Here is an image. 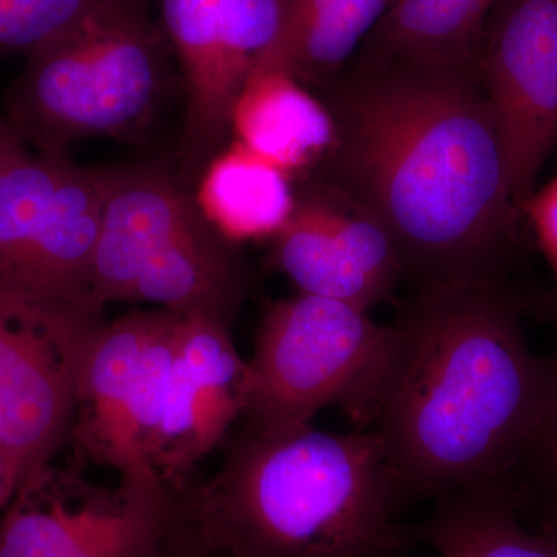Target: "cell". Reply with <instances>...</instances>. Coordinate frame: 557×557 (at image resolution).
Instances as JSON below:
<instances>
[{
    "label": "cell",
    "mask_w": 557,
    "mask_h": 557,
    "mask_svg": "<svg viewBox=\"0 0 557 557\" xmlns=\"http://www.w3.org/2000/svg\"><path fill=\"white\" fill-rule=\"evenodd\" d=\"M22 150H25V143L11 127L9 121L0 119V159L22 152Z\"/></svg>",
    "instance_id": "obj_26"
},
{
    "label": "cell",
    "mask_w": 557,
    "mask_h": 557,
    "mask_svg": "<svg viewBox=\"0 0 557 557\" xmlns=\"http://www.w3.org/2000/svg\"><path fill=\"white\" fill-rule=\"evenodd\" d=\"M100 0H0V58L32 57Z\"/></svg>",
    "instance_id": "obj_21"
},
{
    "label": "cell",
    "mask_w": 557,
    "mask_h": 557,
    "mask_svg": "<svg viewBox=\"0 0 557 557\" xmlns=\"http://www.w3.org/2000/svg\"><path fill=\"white\" fill-rule=\"evenodd\" d=\"M108 168L27 149L0 159V309L47 325L102 318L91 299Z\"/></svg>",
    "instance_id": "obj_6"
},
{
    "label": "cell",
    "mask_w": 557,
    "mask_h": 557,
    "mask_svg": "<svg viewBox=\"0 0 557 557\" xmlns=\"http://www.w3.org/2000/svg\"><path fill=\"white\" fill-rule=\"evenodd\" d=\"M497 0H395L359 47L358 61L478 64Z\"/></svg>",
    "instance_id": "obj_19"
},
{
    "label": "cell",
    "mask_w": 557,
    "mask_h": 557,
    "mask_svg": "<svg viewBox=\"0 0 557 557\" xmlns=\"http://www.w3.org/2000/svg\"><path fill=\"white\" fill-rule=\"evenodd\" d=\"M248 288L244 259L205 215H194L139 269L127 302L233 327Z\"/></svg>",
    "instance_id": "obj_15"
},
{
    "label": "cell",
    "mask_w": 557,
    "mask_h": 557,
    "mask_svg": "<svg viewBox=\"0 0 557 557\" xmlns=\"http://www.w3.org/2000/svg\"><path fill=\"white\" fill-rule=\"evenodd\" d=\"M148 557H208L199 547L185 533L182 525L175 528L174 533L171 534L163 544L160 545L156 552L150 553Z\"/></svg>",
    "instance_id": "obj_25"
},
{
    "label": "cell",
    "mask_w": 557,
    "mask_h": 557,
    "mask_svg": "<svg viewBox=\"0 0 557 557\" xmlns=\"http://www.w3.org/2000/svg\"><path fill=\"white\" fill-rule=\"evenodd\" d=\"M199 212L193 194L160 166L108 168L91 274L95 306L127 302L146 260Z\"/></svg>",
    "instance_id": "obj_14"
},
{
    "label": "cell",
    "mask_w": 557,
    "mask_h": 557,
    "mask_svg": "<svg viewBox=\"0 0 557 557\" xmlns=\"http://www.w3.org/2000/svg\"><path fill=\"white\" fill-rule=\"evenodd\" d=\"M319 89L335 139L313 177L380 219L418 288L497 281L520 214L479 62L351 60Z\"/></svg>",
    "instance_id": "obj_1"
},
{
    "label": "cell",
    "mask_w": 557,
    "mask_h": 557,
    "mask_svg": "<svg viewBox=\"0 0 557 557\" xmlns=\"http://www.w3.org/2000/svg\"><path fill=\"white\" fill-rule=\"evenodd\" d=\"M104 322L47 325L0 309V437L22 482L69 443L81 369Z\"/></svg>",
    "instance_id": "obj_13"
},
{
    "label": "cell",
    "mask_w": 557,
    "mask_h": 557,
    "mask_svg": "<svg viewBox=\"0 0 557 557\" xmlns=\"http://www.w3.org/2000/svg\"><path fill=\"white\" fill-rule=\"evenodd\" d=\"M231 135L289 175L317 170L335 139L321 98L276 70L255 73L245 84L231 115Z\"/></svg>",
    "instance_id": "obj_16"
},
{
    "label": "cell",
    "mask_w": 557,
    "mask_h": 557,
    "mask_svg": "<svg viewBox=\"0 0 557 557\" xmlns=\"http://www.w3.org/2000/svg\"><path fill=\"white\" fill-rule=\"evenodd\" d=\"M219 471L180 496V523L208 557H401L413 534L383 440L309 424L245 429Z\"/></svg>",
    "instance_id": "obj_3"
},
{
    "label": "cell",
    "mask_w": 557,
    "mask_h": 557,
    "mask_svg": "<svg viewBox=\"0 0 557 557\" xmlns=\"http://www.w3.org/2000/svg\"><path fill=\"white\" fill-rule=\"evenodd\" d=\"M270 260L299 293L369 311L391 298L406 274L397 242L373 212L317 177L296 189L295 208Z\"/></svg>",
    "instance_id": "obj_11"
},
{
    "label": "cell",
    "mask_w": 557,
    "mask_h": 557,
    "mask_svg": "<svg viewBox=\"0 0 557 557\" xmlns=\"http://www.w3.org/2000/svg\"><path fill=\"white\" fill-rule=\"evenodd\" d=\"M180 494L97 485L53 463L27 475L0 518V557H148L174 533Z\"/></svg>",
    "instance_id": "obj_7"
},
{
    "label": "cell",
    "mask_w": 557,
    "mask_h": 557,
    "mask_svg": "<svg viewBox=\"0 0 557 557\" xmlns=\"http://www.w3.org/2000/svg\"><path fill=\"white\" fill-rule=\"evenodd\" d=\"M376 434L403 497L509 486L536 432L547 359L497 281L418 289L399 314Z\"/></svg>",
    "instance_id": "obj_2"
},
{
    "label": "cell",
    "mask_w": 557,
    "mask_h": 557,
    "mask_svg": "<svg viewBox=\"0 0 557 557\" xmlns=\"http://www.w3.org/2000/svg\"><path fill=\"white\" fill-rule=\"evenodd\" d=\"M22 483L21 469L9 446L0 437V515L9 507Z\"/></svg>",
    "instance_id": "obj_24"
},
{
    "label": "cell",
    "mask_w": 557,
    "mask_h": 557,
    "mask_svg": "<svg viewBox=\"0 0 557 557\" xmlns=\"http://www.w3.org/2000/svg\"><path fill=\"white\" fill-rule=\"evenodd\" d=\"M509 486H485L442 498L418 536L442 557H557V525L520 527Z\"/></svg>",
    "instance_id": "obj_20"
},
{
    "label": "cell",
    "mask_w": 557,
    "mask_h": 557,
    "mask_svg": "<svg viewBox=\"0 0 557 557\" xmlns=\"http://www.w3.org/2000/svg\"><path fill=\"white\" fill-rule=\"evenodd\" d=\"M247 395L248 359L231 329L182 318L149 443L150 474L172 493H185L197 465L225 443L244 416Z\"/></svg>",
    "instance_id": "obj_12"
},
{
    "label": "cell",
    "mask_w": 557,
    "mask_h": 557,
    "mask_svg": "<svg viewBox=\"0 0 557 557\" xmlns=\"http://www.w3.org/2000/svg\"><path fill=\"white\" fill-rule=\"evenodd\" d=\"M197 207L231 244L271 239L295 208L292 175L240 141L225 146L197 180Z\"/></svg>",
    "instance_id": "obj_17"
},
{
    "label": "cell",
    "mask_w": 557,
    "mask_h": 557,
    "mask_svg": "<svg viewBox=\"0 0 557 557\" xmlns=\"http://www.w3.org/2000/svg\"><path fill=\"white\" fill-rule=\"evenodd\" d=\"M479 75L523 215L557 146V0H497L483 32Z\"/></svg>",
    "instance_id": "obj_10"
},
{
    "label": "cell",
    "mask_w": 557,
    "mask_h": 557,
    "mask_svg": "<svg viewBox=\"0 0 557 557\" xmlns=\"http://www.w3.org/2000/svg\"><path fill=\"white\" fill-rule=\"evenodd\" d=\"M527 460L548 505L547 523L557 525V350L547 359L544 406Z\"/></svg>",
    "instance_id": "obj_22"
},
{
    "label": "cell",
    "mask_w": 557,
    "mask_h": 557,
    "mask_svg": "<svg viewBox=\"0 0 557 557\" xmlns=\"http://www.w3.org/2000/svg\"><path fill=\"white\" fill-rule=\"evenodd\" d=\"M185 95L183 180L225 148L231 115L259 62L287 28L295 0H156Z\"/></svg>",
    "instance_id": "obj_8"
},
{
    "label": "cell",
    "mask_w": 557,
    "mask_h": 557,
    "mask_svg": "<svg viewBox=\"0 0 557 557\" xmlns=\"http://www.w3.org/2000/svg\"><path fill=\"white\" fill-rule=\"evenodd\" d=\"M177 86L152 0H100L27 58L7 95V121L40 153H69L90 138L137 143Z\"/></svg>",
    "instance_id": "obj_4"
},
{
    "label": "cell",
    "mask_w": 557,
    "mask_h": 557,
    "mask_svg": "<svg viewBox=\"0 0 557 557\" xmlns=\"http://www.w3.org/2000/svg\"><path fill=\"white\" fill-rule=\"evenodd\" d=\"M523 214L530 219L557 282V177L544 188L534 190L523 208Z\"/></svg>",
    "instance_id": "obj_23"
},
{
    "label": "cell",
    "mask_w": 557,
    "mask_h": 557,
    "mask_svg": "<svg viewBox=\"0 0 557 557\" xmlns=\"http://www.w3.org/2000/svg\"><path fill=\"white\" fill-rule=\"evenodd\" d=\"M180 322L163 309L104 322L84 358L69 443L120 479L161 485L150 474L148 449Z\"/></svg>",
    "instance_id": "obj_9"
},
{
    "label": "cell",
    "mask_w": 557,
    "mask_h": 557,
    "mask_svg": "<svg viewBox=\"0 0 557 557\" xmlns=\"http://www.w3.org/2000/svg\"><path fill=\"white\" fill-rule=\"evenodd\" d=\"M350 304L299 293L263 311L248 359L242 420L251 431L311 423L339 406L359 426L375 424L386 391L397 330Z\"/></svg>",
    "instance_id": "obj_5"
},
{
    "label": "cell",
    "mask_w": 557,
    "mask_h": 557,
    "mask_svg": "<svg viewBox=\"0 0 557 557\" xmlns=\"http://www.w3.org/2000/svg\"><path fill=\"white\" fill-rule=\"evenodd\" d=\"M394 2L295 0L287 28L255 73L276 70L302 86H322L354 60Z\"/></svg>",
    "instance_id": "obj_18"
}]
</instances>
